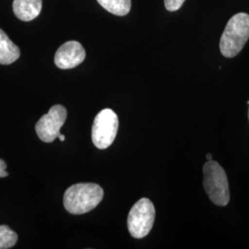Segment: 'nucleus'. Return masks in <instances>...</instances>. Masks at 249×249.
<instances>
[{
    "mask_svg": "<svg viewBox=\"0 0 249 249\" xmlns=\"http://www.w3.org/2000/svg\"><path fill=\"white\" fill-rule=\"evenodd\" d=\"M103 197L104 190L97 184H76L66 190L64 194V207L70 213H87L98 206Z\"/></svg>",
    "mask_w": 249,
    "mask_h": 249,
    "instance_id": "f257e3e1",
    "label": "nucleus"
},
{
    "mask_svg": "<svg viewBox=\"0 0 249 249\" xmlns=\"http://www.w3.org/2000/svg\"><path fill=\"white\" fill-rule=\"evenodd\" d=\"M249 39V15H233L224 29L220 41V50L223 56L231 58L240 53Z\"/></svg>",
    "mask_w": 249,
    "mask_h": 249,
    "instance_id": "f03ea898",
    "label": "nucleus"
},
{
    "mask_svg": "<svg viewBox=\"0 0 249 249\" xmlns=\"http://www.w3.org/2000/svg\"><path fill=\"white\" fill-rule=\"evenodd\" d=\"M205 191L217 206H226L230 200L227 176L223 167L215 160H208L203 166Z\"/></svg>",
    "mask_w": 249,
    "mask_h": 249,
    "instance_id": "7ed1b4c3",
    "label": "nucleus"
},
{
    "mask_svg": "<svg viewBox=\"0 0 249 249\" xmlns=\"http://www.w3.org/2000/svg\"><path fill=\"white\" fill-rule=\"evenodd\" d=\"M155 209L150 199L142 198L131 208L127 217V228L134 238L147 236L154 223Z\"/></svg>",
    "mask_w": 249,
    "mask_h": 249,
    "instance_id": "20e7f679",
    "label": "nucleus"
},
{
    "mask_svg": "<svg viewBox=\"0 0 249 249\" xmlns=\"http://www.w3.org/2000/svg\"><path fill=\"white\" fill-rule=\"evenodd\" d=\"M118 130V117L111 109H104L95 116L92 128L91 140L95 147L105 150L112 145Z\"/></svg>",
    "mask_w": 249,
    "mask_h": 249,
    "instance_id": "39448f33",
    "label": "nucleus"
},
{
    "mask_svg": "<svg viewBox=\"0 0 249 249\" xmlns=\"http://www.w3.org/2000/svg\"><path fill=\"white\" fill-rule=\"evenodd\" d=\"M67 116V109L63 106L56 105L51 107L49 112L42 116L36 123V131L39 139L44 142H53L58 138Z\"/></svg>",
    "mask_w": 249,
    "mask_h": 249,
    "instance_id": "423d86ee",
    "label": "nucleus"
},
{
    "mask_svg": "<svg viewBox=\"0 0 249 249\" xmlns=\"http://www.w3.org/2000/svg\"><path fill=\"white\" fill-rule=\"evenodd\" d=\"M86 52L77 41H70L61 45L54 55V64L58 69L71 70L84 61Z\"/></svg>",
    "mask_w": 249,
    "mask_h": 249,
    "instance_id": "0eeeda50",
    "label": "nucleus"
},
{
    "mask_svg": "<svg viewBox=\"0 0 249 249\" xmlns=\"http://www.w3.org/2000/svg\"><path fill=\"white\" fill-rule=\"evenodd\" d=\"M42 0H14L13 11L22 21H31L37 18L42 10Z\"/></svg>",
    "mask_w": 249,
    "mask_h": 249,
    "instance_id": "6e6552de",
    "label": "nucleus"
},
{
    "mask_svg": "<svg viewBox=\"0 0 249 249\" xmlns=\"http://www.w3.org/2000/svg\"><path fill=\"white\" fill-rule=\"evenodd\" d=\"M19 55L20 51L18 46L0 29V64L10 65L18 60Z\"/></svg>",
    "mask_w": 249,
    "mask_h": 249,
    "instance_id": "1a4fd4ad",
    "label": "nucleus"
},
{
    "mask_svg": "<svg viewBox=\"0 0 249 249\" xmlns=\"http://www.w3.org/2000/svg\"><path fill=\"white\" fill-rule=\"evenodd\" d=\"M108 12L116 16H124L131 9V0H97Z\"/></svg>",
    "mask_w": 249,
    "mask_h": 249,
    "instance_id": "9d476101",
    "label": "nucleus"
},
{
    "mask_svg": "<svg viewBox=\"0 0 249 249\" xmlns=\"http://www.w3.org/2000/svg\"><path fill=\"white\" fill-rule=\"evenodd\" d=\"M18 241V234L7 225H0V249L13 248Z\"/></svg>",
    "mask_w": 249,
    "mask_h": 249,
    "instance_id": "9b49d317",
    "label": "nucleus"
},
{
    "mask_svg": "<svg viewBox=\"0 0 249 249\" xmlns=\"http://www.w3.org/2000/svg\"><path fill=\"white\" fill-rule=\"evenodd\" d=\"M185 0H164L165 8L168 11H177L182 7Z\"/></svg>",
    "mask_w": 249,
    "mask_h": 249,
    "instance_id": "f8f14e48",
    "label": "nucleus"
},
{
    "mask_svg": "<svg viewBox=\"0 0 249 249\" xmlns=\"http://www.w3.org/2000/svg\"><path fill=\"white\" fill-rule=\"evenodd\" d=\"M7 169V163L0 159V178H7L9 176Z\"/></svg>",
    "mask_w": 249,
    "mask_h": 249,
    "instance_id": "ddd939ff",
    "label": "nucleus"
},
{
    "mask_svg": "<svg viewBox=\"0 0 249 249\" xmlns=\"http://www.w3.org/2000/svg\"><path fill=\"white\" fill-rule=\"evenodd\" d=\"M206 158H207V160H213V155H212L211 153H209V154H207Z\"/></svg>",
    "mask_w": 249,
    "mask_h": 249,
    "instance_id": "4468645a",
    "label": "nucleus"
},
{
    "mask_svg": "<svg viewBox=\"0 0 249 249\" xmlns=\"http://www.w3.org/2000/svg\"><path fill=\"white\" fill-rule=\"evenodd\" d=\"M58 139L61 141V142H64L65 141V136L64 135H62V134H59V136H58Z\"/></svg>",
    "mask_w": 249,
    "mask_h": 249,
    "instance_id": "2eb2a0df",
    "label": "nucleus"
},
{
    "mask_svg": "<svg viewBox=\"0 0 249 249\" xmlns=\"http://www.w3.org/2000/svg\"><path fill=\"white\" fill-rule=\"evenodd\" d=\"M248 105L249 106V101H248Z\"/></svg>",
    "mask_w": 249,
    "mask_h": 249,
    "instance_id": "dca6fc26",
    "label": "nucleus"
},
{
    "mask_svg": "<svg viewBox=\"0 0 249 249\" xmlns=\"http://www.w3.org/2000/svg\"></svg>",
    "mask_w": 249,
    "mask_h": 249,
    "instance_id": "f3484780",
    "label": "nucleus"
}]
</instances>
